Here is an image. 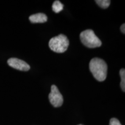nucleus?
I'll list each match as a JSON object with an SVG mask.
<instances>
[{"label": "nucleus", "mask_w": 125, "mask_h": 125, "mask_svg": "<svg viewBox=\"0 0 125 125\" xmlns=\"http://www.w3.org/2000/svg\"><path fill=\"white\" fill-rule=\"evenodd\" d=\"M89 68L94 77L98 81L102 82L107 78V64L103 59L97 57L92 59L89 63Z\"/></svg>", "instance_id": "f257e3e1"}, {"label": "nucleus", "mask_w": 125, "mask_h": 125, "mask_svg": "<svg viewBox=\"0 0 125 125\" xmlns=\"http://www.w3.org/2000/svg\"><path fill=\"white\" fill-rule=\"evenodd\" d=\"M69 41L64 34H60L52 38L49 42V46L52 51L56 53H63L67 51Z\"/></svg>", "instance_id": "f03ea898"}, {"label": "nucleus", "mask_w": 125, "mask_h": 125, "mask_svg": "<svg viewBox=\"0 0 125 125\" xmlns=\"http://www.w3.org/2000/svg\"><path fill=\"white\" fill-rule=\"evenodd\" d=\"M81 41L83 44L87 48H95L101 46V41L96 35L92 30L88 29L82 31L80 34Z\"/></svg>", "instance_id": "7ed1b4c3"}, {"label": "nucleus", "mask_w": 125, "mask_h": 125, "mask_svg": "<svg viewBox=\"0 0 125 125\" xmlns=\"http://www.w3.org/2000/svg\"><path fill=\"white\" fill-rule=\"evenodd\" d=\"M49 99L51 104L54 107H59L63 103V97L56 85L51 86V92L49 94Z\"/></svg>", "instance_id": "20e7f679"}, {"label": "nucleus", "mask_w": 125, "mask_h": 125, "mask_svg": "<svg viewBox=\"0 0 125 125\" xmlns=\"http://www.w3.org/2000/svg\"><path fill=\"white\" fill-rule=\"evenodd\" d=\"M8 64L10 67L20 71H27L30 68V67L27 62L17 58L9 59L8 60Z\"/></svg>", "instance_id": "39448f33"}, {"label": "nucleus", "mask_w": 125, "mask_h": 125, "mask_svg": "<svg viewBox=\"0 0 125 125\" xmlns=\"http://www.w3.org/2000/svg\"><path fill=\"white\" fill-rule=\"evenodd\" d=\"M29 20L32 23H42L46 22L48 20L47 16L44 13H39L31 15L29 17Z\"/></svg>", "instance_id": "423d86ee"}, {"label": "nucleus", "mask_w": 125, "mask_h": 125, "mask_svg": "<svg viewBox=\"0 0 125 125\" xmlns=\"http://www.w3.org/2000/svg\"><path fill=\"white\" fill-rule=\"evenodd\" d=\"M52 9L55 13H59L63 9V5L60 1H55L52 5Z\"/></svg>", "instance_id": "0eeeda50"}, {"label": "nucleus", "mask_w": 125, "mask_h": 125, "mask_svg": "<svg viewBox=\"0 0 125 125\" xmlns=\"http://www.w3.org/2000/svg\"><path fill=\"white\" fill-rule=\"evenodd\" d=\"M95 2L98 4V5L103 9H106L110 5L111 1L109 0H96Z\"/></svg>", "instance_id": "6e6552de"}, {"label": "nucleus", "mask_w": 125, "mask_h": 125, "mask_svg": "<svg viewBox=\"0 0 125 125\" xmlns=\"http://www.w3.org/2000/svg\"><path fill=\"white\" fill-rule=\"evenodd\" d=\"M120 75L121 78V86L123 92H125V70L124 68H122L120 70Z\"/></svg>", "instance_id": "1a4fd4ad"}, {"label": "nucleus", "mask_w": 125, "mask_h": 125, "mask_svg": "<svg viewBox=\"0 0 125 125\" xmlns=\"http://www.w3.org/2000/svg\"><path fill=\"white\" fill-rule=\"evenodd\" d=\"M109 125H122L118 119L113 118L111 119L109 121Z\"/></svg>", "instance_id": "9d476101"}, {"label": "nucleus", "mask_w": 125, "mask_h": 125, "mask_svg": "<svg viewBox=\"0 0 125 125\" xmlns=\"http://www.w3.org/2000/svg\"><path fill=\"white\" fill-rule=\"evenodd\" d=\"M121 30L123 34L125 33V24H123L121 27Z\"/></svg>", "instance_id": "9b49d317"}, {"label": "nucleus", "mask_w": 125, "mask_h": 125, "mask_svg": "<svg viewBox=\"0 0 125 125\" xmlns=\"http://www.w3.org/2000/svg\"></svg>", "instance_id": "f8f14e48"}]
</instances>
